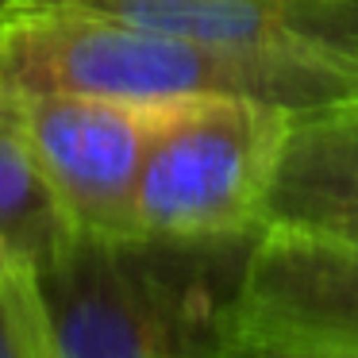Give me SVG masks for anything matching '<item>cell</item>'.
I'll return each mask as SVG.
<instances>
[{
  "mask_svg": "<svg viewBox=\"0 0 358 358\" xmlns=\"http://www.w3.org/2000/svg\"><path fill=\"white\" fill-rule=\"evenodd\" d=\"M201 247L73 235L31 266L55 358H216L224 301L193 258Z\"/></svg>",
  "mask_w": 358,
  "mask_h": 358,
  "instance_id": "obj_2",
  "label": "cell"
},
{
  "mask_svg": "<svg viewBox=\"0 0 358 358\" xmlns=\"http://www.w3.org/2000/svg\"><path fill=\"white\" fill-rule=\"evenodd\" d=\"M0 358H55L31 266H0Z\"/></svg>",
  "mask_w": 358,
  "mask_h": 358,
  "instance_id": "obj_9",
  "label": "cell"
},
{
  "mask_svg": "<svg viewBox=\"0 0 358 358\" xmlns=\"http://www.w3.org/2000/svg\"><path fill=\"white\" fill-rule=\"evenodd\" d=\"M308 227H324V231H335L343 239H355L358 243V216H339V220H327V224H308Z\"/></svg>",
  "mask_w": 358,
  "mask_h": 358,
  "instance_id": "obj_11",
  "label": "cell"
},
{
  "mask_svg": "<svg viewBox=\"0 0 358 358\" xmlns=\"http://www.w3.org/2000/svg\"><path fill=\"white\" fill-rule=\"evenodd\" d=\"M293 112L258 101L173 104L147 150L135 239L162 247H235L266 227Z\"/></svg>",
  "mask_w": 358,
  "mask_h": 358,
  "instance_id": "obj_3",
  "label": "cell"
},
{
  "mask_svg": "<svg viewBox=\"0 0 358 358\" xmlns=\"http://www.w3.org/2000/svg\"><path fill=\"white\" fill-rule=\"evenodd\" d=\"M4 12H12V0H0V16H4Z\"/></svg>",
  "mask_w": 358,
  "mask_h": 358,
  "instance_id": "obj_13",
  "label": "cell"
},
{
  "mask_svg": "<svg viewBox=\"0 0 358 358\" xmlns=\"http://www.w3.org/2000/svg\"><path fill=\"white\" fill-rule=\"evenodd\" d=\"M216 358H355V355H301V350H278V347H255V343H235L231 335H220Z\"/></svg>",
  "mask_w": 358,
  "mask_h": 358,
  "instance_id": "obj_10",
  "label": "cell"
},
{
  "mask_svg": "<svg viewBox=\"0 0 358 358\" xmlns=\"http://www.w3.org/2000/svg\"><path fill=\"white\" fill-rule=\"evenodd\" d=\"M78 0H12V8H70Z\"/></svg>",
  "mask_w": 358,
  "mask_h": 358,
  "instance_id": "obj_12",
  "label": "cell"
},
{
  "mask_svg": "<svg viewBox=\"0 0 358 358\" xmlns=\"http://www.w3.org/2000/svg\"><path fill=\"white\" fill-rule=\"evenodd\" d=\"M70 8L224 47L358 66V0H78Z\"/></svg>",
  "mask_w": 358,
  "mask_h": 358,
  "instance_id": "obj_6",
  "label": "cell"
},
{
  "mask_svg": "<svg viewBox=\"0 0 358 358\" xmlns=\"http://www.w3.org/2000/svg\"><path fill=\"white\" fill-rule=\"evenodd\" d=\"M12 101L31 155L73 231L135 243V193L147 150L173 104L39 93Z\"/></svg>",
  "mask_w": 358,
  "mask_h": 358,
  "instance_id": "obj_5",
  "label": "cell"
},
{
  "mask_svg": "<svg viewBox=\"0 0 358 358\" xmlns=\"http://www.w3.org/2000/svg\"><path fill=\"white\" fill-rule=\"evenodd\" d=\"M358 216V101L293 116L266 224Z\"/></svg>",
  "mask_w": 358,
  "mask_h": 358,
  "instance_id": "obj_7",
  "label": "cell"
},
{
  "mask_svg": "<svg viewBox=\"0 0 358 358\" xmlns=\"http://www.w3.org/2000/svg\"><path fill=\"white\" fill-rule=\"evenodd\" d=\"M73 93L124 104L258 101L293 116L358 101V66L224 47L85 8L0 16V96Z\"/></svg>",
  "mask_w": 358,
  "mask_h": 358,
  "instance_id": "obj_1",
  "label": "cell"
},
{
  "mask_svg": "<svg viewBox=\"0 0 358 358\" xmlns=\"http://www.w3.org/2000/svg\"><path fill=\"white\" fill-rule=\"evenodd\" d=\"M235 343L358 358V243L308 224H266L224 301Z\"/></svg>",
  "mask_w": 358,
  "mask_h": 358,
  "instance_id": "obj_4",
  "label": "cell"
},
{
  "mask_svg": "<svg viewBox=\"0 0 358 358\" xmlns=\"http://www.w3.org/2000/svg\"><path fill=\"white\" fill-rule=\"evenodd\" d=\"M73 235L78 231L43 178L16 108L0 96V266H39Z\"/></svg>",
  "mask_w": 358,
  "mask_h": 358,
  "instance_id": "obj_8",
  "label": "cell"
}]
</instances>
